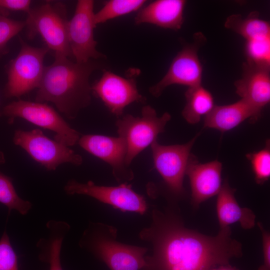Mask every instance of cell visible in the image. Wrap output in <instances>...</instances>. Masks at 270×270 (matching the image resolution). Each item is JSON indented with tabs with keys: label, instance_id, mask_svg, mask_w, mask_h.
<instances>
[{
	"label": "cell",
	"instance_id": "cell-1",
	"mask_svg": "<svg viewBox=\"0 0 270 270\" xmlns=\"http://www.w3.org/2000/svg\"><path fill=\"white\" fill-rule=\"evenodd\" d=\"M151 219L138 234L152 247L144 270H210L242 256V244L232 238L230 226L220 228L215 236L205 235L185 226L170 207H154Z\"/></svg>",
	"mask_w": 270,
	"mask_h": 270
},
{
	"label": "cell",
	"instance_id": "cell-2",
	"mask_svg": "<svg viewBox=\"0 0 270 270\" xmlns=\"http://www.w3.org/2000/svg\"><path fill=\"white\" fill-rule=\"evenodd\" d=\"M104 66L94 60L78 62L68 57L55 56L54 62L45 67L36 102H52L68 118H74L90 102V76Z\"/></svg>",
	"mask_w": 270,
	"mask_h": 270
},
{
	"label": "cell",
	"instance_id": "cell-3",
	"mask_svg": "<svg viewBox=\"0 0 270 270\" xmlns=\"http://www.w3.org/2000/svg\"><path fill=\"white\" fill-rule=\"evenodd\" d=\"M117 236L116 227L91 222L84 231L78 246L104 262L110 270H144L148 248L120 242Z\"/></svg>",
	"mask_w": 270,
	"mask_h": 270
},
{
	"label": "cell",
	"instance_id": "cell-4",
	"mask_svg": "<svg viewBox=\"0 0 270 270\" xmlns=\"http://www.w3.org/2000/svg\"><path fill=\"white\" fill-rule=\"evenodd\" d=\"M25 23L28 36L40 35L46 48L54 52V56H72L68 35V20L65 8L62 4L47 2L31 9Z\"/></svg>",
	"mask_w": 270,
	"mask_h": 270
},
{
	"label": "cell",
	"instance_id": "cell-5",
	"mask_svg": "<svg viewBox=\"0 0 270 270\" xmlns=\"http://www.w3.org/2000/svg\"><path fill=\"white\" fill-rule=\"evenodd\" d=\"M170 119L168 112L158 117L152 107L146 106L142 108L141 116L127 114L116 121L118 136L123 138L126 144L125 163L128 166L141 152L156 140Z\"/></svg>",
	"mask_w": 270,
	"mask_h": 270
},
{
	"label": "cell",
	"instance_id": "cell-6",
	"mask_svg": "<svg viewBox=\"0 0 270 270\" xmlns=\"http://www.w3.org/2000/svg\"><path fill=\"white\" fill-rule=\"evenodd\" d=\"M2 113L8 118L9 123L12 122L16 118H20L54 132V140L68 147L76 144L80 138L79 132L45 102L14 101L4 107Z\"/></svg>",
	"mask_w": 270,
	"mask_h": 270
},
{
	"label": "cell",
	"instance_id": "cell-7",
	"mask_svg": "<svg viewBox=\"0 0 270 270\" xmlns=\"http://www.w3.org/2000/svg\"><path fill=\"white\" fill-rule=\"evenodd\" d=\"M20 42V50L8 69L5 92L8 97L18 98L38 88L46 67V48L32 46L21 38Z\"/></svg>",
	"mask_w": 270,
	"mask_h": 270
},
{
	"label": "cell",
	"instance_id": "cell-8",
	"mask_svg": "<svg viewBox=\"0 0 270 270\" xmlns=\"http://www.w3.org/2000/svg\"><path fill=\"white\" fill-rule=\"evenodd\" d=\"M206 42L203 33L194 34L192 42L184 45L172 60L164 77L149 89L154 97H159L164 90L172 84L188 88L202 85V66L198 56L200 48Z\"/></svg>",
	"mask_w": 270,
	"mask_h": 270
},
{
	"label": "cell",
	"instance_id": "cell-9",
	"mask_svg": "<svg viewBox=\"0 0 270 270\" xmlns=\"http://www.w3.org/2000/svg\"><path fill=\"white\" fill-rule=\"evenodd\" d=\"M13 142L48 170H54L64 163L78 166L82 162L81 156L68 146L48 138L38 128L16 130Z\"/></svg>",
	"mask_w": 270,
	"mask_h": 270
},
{
	"label": "cell",
	"instance_id": "cell-10",
	"mask_svg": "<svg viewBox=\"0 0 270 270\" xmlns=\"http://www.w3.org/2000/svg\"><path fill=\"white\" fill-rule=\"evenodd\" d=\"M64 190L68 195L90 196L122 212H133L143 215L148 209L145 198L134 192L132 184L127 182L118 186H104L96 185L92 180L82 183L70 180L64 186Z\"/></svg>",
	"mask_w": 270,
	"mask_h": 270
},
{
	"label": "cell",
	"instance_id": "cell-11",
	"mask_svg": "<svg viewBox=\"0 0 270 270\" xmlns=\"http://www.w3.org/2000/svg\"><path fill=\"white\" fill-rule=\"evenodd\" d=\"M199 135L184 144L164 146L156 140L150 145L154 168L168 190L177 198L184 194V176L192 156V148Z\"/></svg>",
	"mask_w": 270,
	"mask_h": 270
},
{
	"label": "cell",
	"instance_id": "cell-12",
	"mask_svg": "<svg viewBox=\"0 0 270 270\" xmlns=\"http://www.w3.org/2000/svg\"><path fill=\"white\" fill-rule=\"evenodd\" d=\"M94 1L79 0L74 13L68 21V35L72 56L78 62H86L91 60L104 58L106 56L96 48L94 30Z\"/></svg>",
	"mask_w": 270,
	"mask_h": 270
},
{
	"label": "cell",
	"instance_id": "cell-13",
	"mask_svg": "<svg viewBox=\"0 0 270 270\" xmlns=\"http://www.w3.org/2000/svg\"><path fill=\"white\" fill-rule=\"evenodd\" d=\"M91 89L117 116H122L124 108L130 104L143 103L146 100L138 92L134 78H124L104 69L100 78Z\"/></svg>",
	"mask_w": 270,
	"mask_h": 270
},
{
	"label": "cell",
	"instance_id": "cell-14",
	"mask_svg": "<svg viewBox=\"0 0 270 270\" xmlns=\"http://www.w3.org/2000/svg\"><path fill=\"white\" fill-rule=\"evenodd\" d=\"M78 143L86 152L108 163L118 182H127L134 178L133 172L125 163L127 146L123 138L86 134Z\"/></svg>",
	"mask_w": 270,
	"mask_h": 270
},
{
	"label": "cell",
	"instance_id": "cell-15",
	"mask_svg": "<svg viewBox=\"0 0 270 270\" xmlns=\"http://www.w3.org/2000/svg\"><path fill=\"white\" fill-rule=\"evenodd\" d=\"M242 67V77L234 83L236 92L261 115L270 101V66L246 60Z\"/></svg>",
	"mask_w": 270,
	"mask_h": 270
},
{
	"label": "cell",
	"instance_id": "cell-16",
	"mask_svg": "<svg viewBox=\"0 0 270 270\" xmlns=\"http://www.w3.org/2000/svg\"><path fill=\"white\" fill-rule=\"evenodd\" d=\"M222 164L218 160L202 164L192 156L186 175L190 181L194 208H198L204 202L218 195L222 186Z\"/></svg>",
	"mask_w": 270,
	"mask_h": 270
},
{
	"label": "cell",
	"instance_id": "cell-17",
	"mask_svg": "<svg viewBox=\"0 0 270 270\" xmlns=\"http://www.w3.org/2000/svg\"><path fill=\"white\" fill-rule=\"evenodd\" d=\"M185 0H156L140 10L134 18L136 25L150 24L174 30L184 23Z\"/></svg>",
	"mask_w": 270,
	"mask_h": 270
},
{
	"label": "cell",
	"instance_id": "cell-18",
	"mask_svg": "<svg viewBox=\"0 0 270 270\" xmlns=\"http://www.w3.org/2000/svg\"><path fill=\"white\" fill-rule=\"evenodd\" d=\"M260 116L248 104L240 99L232 104L214 106L204 117V127L224 132L238 126L248 118L251 122H255Z\"/></svg>",
	"mask_w": 270,
	"mask_h": 270
},
{
	"label": "cell",
	"instance_id": "cell-19",
	"mask_svg": "<svg viewBox=\"0 0 270 270\" xmlns=\"http://www.w3.org/2000/svg\"><path fill=\"white\" fill-rule=\"evenodd\" d=\"M235 192L236 189L231 188L226 180L218 194L216 204L220 228L235 222H239L244 229L252 228L256 224V216L250 208L239 205L234 196Z\"/></svg>",
	"mask_w": 270,
	"mask_h": 270
},
{
	"label": "cell",
	"instance_id": "cell-20",
	"mask_svg": "<svg viewBox=\"0 0 270 270\" xmlns=\"http://www.w3.org/2000/svg\"><path fill=\"white\" fill-rule=\"evenodd\" d=\"M48 236L40 238L36 247L40 250V260L50 264V270H63L60 262L62 242L70 228V224L62 220H50L46 224Z\"/></svg>",
	"mask_w": 270,
	"mask_h": 270
},
{
	"label": "cell",
	"instance_id": "cell-21",
	"mask_svg": "<svg viewBox=\"0 0 270 270\" xmlns=\"http://www.w3.org/2000/svg\"><path fill=\"white\" fill-rule=\"evenodd\" d=\"M224 27L240 35L246 41L270 37V22L260 18L257 11H252L246 18L232 14L226 19Z\"/></svg>",
	"mask_w": 270,
	"mask_h": 270
},
{
	"label": "cell",
	"instance_id": "cell-22",
	"mask_svg": "<svg viewBox=\"0 0 270 270\" xmlns=\"http://www.w3.org/2000/svg\"><path fill=\"white\" fill-rule=\"evenodd\" d=\"M184 96L186 103L182 114L184 119L190 124L198 123L214 106L212 95L202 85L188 88Z\"/></svg>",
	"mask_w": 270,
	"mask_h": 270
},
{
	"label": "cell",
	"instance_id": "cell-23",
	"mask_svg": "<svg viewBox=\"0 0 270 270\" xmlns=\"http://www.w3.org/2000/svg\"><path fill=\"white\" fill-rule=\"evenodd\" d=\"M145 0H110L94 14L96 25L107 20L128 14L142 8Z\"/></svg>",
	"mask_w": 270,
	"mask_h": 270
},
{
	"label": "cell",
	"instance_id": "cell-24",
	"mask_svg": "<svg viewBox=\"0 0 270 270\" xmlns=\"http://www.w3.org/2000/svg\"><path fill=\"white\" fill-rule=\"evenodd\" d=\"M0 202L8 208V216L12 210L22 215L26 214L32 207V204L20 198L12 183V179L0 171Z\"/></svg>",
	"mask_w": 270,
	"mask_h": 270
},
{
	"label": "cell",
	"instance_id": "cell-25",
	"mask_svg": "<svg viewBox=\"0 0 270 270\" xmlns=\"http://www.w3.org/2000/svg\"><path fill=\"white\" fill-rule=\"evenodd\" d=\"M246 157L250 162L256 182L264 184L270 176V142H266L264 148L248 154Z\"/></svg>",
	"mask_w": 270,
	"mask_h": 270
},
{
	"label": "cell",
	"instance_id": "cell-26",
	"mask_svg": "<svg viewBox=\"0 0 270 270\" xmlns=\"http://www.w3.org/2000/svg\"><path fill=\"white\" fill-rule=\"evenodd\" d=\"M245 52L247 60L270 66V37L246 41Z\"/></svg>",
	"mask_w": 270,
	"mask_h": 270
},
{
	"label": "cell",
	"instance_id": "cell-27",
	"mask_svg": "<svg viewBox=\"0 0 270 270\" xmlns=\"http://www.w3.org/2000/svg\"><path fill=\"white\" fill-rule=\"evenodd\" d=\"M0 270H19L18 256L6 231L0 238Z\"/></svg>",
	"mask_w": 270,
	"mask_h": 270
},
{
	"label": "cell",
	"instance_id": "cell-28",
	"mask_svg": "<svg viewBox=\"0 0 270 270\" xmlns=\"http://www.w3.org/2000/svg\"><path fill=\"white\" fill-rule=\"evenodd\" d=\"M26 26L24 22L14 20L0 15V50H3L8 41Z\"/></svg>",
	"mask_w": 270,
	"mask_h": 270
},
{
	"label": "cell",
	"instance_id": "cell-29",
	"mask_svg": "<svg viewBox=\"0 0 270 270\" xmlns=\"http://www.w3.org/2000/svg\"><path fill=\"white\" fill-rule=\"evenodd\" d=\"M32 2L30 0H0V15L7 16L9 12H24L28 13Z\"/></svg>",
	"mask_w": 270,
	"mask_h": 270
},
{
	"label": "cell",
	"instance_id": "cell-30",
	"mask_svg": "<svg viewBox=\"0 0 270 270\" xmlns=\"http://www.w3.org/2000/svg\"><path fill=\"white\" fill-rule=\"evenodd\" d=\"M257 225L261 232L264 262L258 270H270V234L260 222Z\"/></svg>",
	"mask_w": 270,
	"mask_h": 270
},
{
	"label": "cell",
	"instance_id": "cell-31",
	"mask_svg": "<svg viewBox=\"0 0 270 270\" xmlns=\"http://www.w3.org/2000/svg\"><path fill=\"white\" fill-rule=\"evenodd\" d=\"M210 270H239L236 268L230 266V264L221 265L212 268Z\"/></svg>",
	"mask_w": 270,
	"mask_h": 270
},
{
	"label": "cell",
	"instance_id": "cell-32",
	"mask_svg": "<svg viewBox=\"0 0 270 270\" xmlns=\"http://www.w3.org/2000/svg\"><path fill=\"white\" fill-rule=\"evenodd\" d=\"M6 162L5 158L3 152L0 151V164H4Z\"/></svg>",
	"mask_w": 270,
	"mask_h": 270
}]
</instances>
